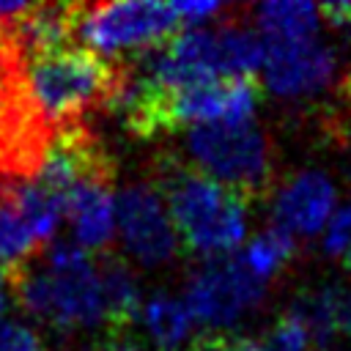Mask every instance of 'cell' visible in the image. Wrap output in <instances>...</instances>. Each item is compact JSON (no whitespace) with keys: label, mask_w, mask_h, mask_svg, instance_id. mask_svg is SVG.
I'll use <instances>...</instances> for the list:
<instances>
[{"label":"cell","mask_w":351,"mask_h":351,"mask_svg":"<svg viewBox=\"0 0 351 351\" xmlns=\"http://www.w3.org/2000/svg\"><path fill=\"white\" fill-rule=\"evenodd\" d=\"M126 60H107L88 47H63L22 63V88L49 129L82 123L90 110H112Z\"/></svg>","instance_id":"6da1fadb"},{"label":"cell","mask_w":351,"mask_h":351,"mask_svg":"<svg viewBox=\"0 0 351 351\" xmlns=\"http://www.w3.org/2000/svg\"><path fill=\"white\" fill-rule=\"evenodd\" d=\"M156 192L165 197L181 241L211 258H222L239 247L247 228V200L197 170L192 162L159 159L154 173Z\"/></svg>","instance_id":"7a4b0ae2"},{"label":"cell","mask_w":351,"mask_h":351,"mask_svg":"<svg viewBox=\"0 0 351 351\" xmlns=\"http://www.w3.org/2000/svg\"><path fill=\"white\" fill-rule=\"evenodd\" d=\"M11 293L27 315L55 332H77L104 321L99 266L80 244H55L47 269L27 266L8 280Z\"/></svg>","instance_id":"3957f363"},{"label":"cell","mask_w":351,"mask_h":351,"mask_svg":"<svg viewBox=\"0 0 351 351\" xmlns=\"http://www.w3.org/2000/svg\"><path fill=\"white\" fill-rule=\"evenodd\" d=\"M186 151L197 170L239 192L244 200L271 189V151L266 134L247 123H197L186 134Z\"/></svg>","instance_id":"277c9868"},{"label":"cell","mask_w":351,"mask_h":351,"mask_svg":"<svg viewBox=\"0 0 351 351\" xmlns=\"http://www.w3.org/2000/svg\"><path fill=\"white\" fill-rule=\"evenodd\" d=\"M181 33L173 3H85L77 36L93 52L151 49Z\"/></svg>","instance_id":"5b68a950"},{"label":"cell","mask_w":351,"mask_h":351,"mask_svg":"<svg viewBox=\"0 0 351 351\" xmlns=\"http://www.w3.org/2000/svg\"><path fill=\"white\" fill-rule=\"evenodd\" d=\"M266 280L255 277L241 255L206 261L186 285V307L208 332L236 324L247 310L261 304Z\"/></svg>","instance_id":"8992f818"},{"label":"cell","mask_w":351,"mask_h":351,"mask_svg":"<svg viewBox=\"0 0 351 351\" xmlns=\"http://www.w3.org/2000/svg\"><path fill=\"white\" fill-rule=\"evenodd\" d=\"M33 178L63 203L66 214V197L85 184H112L115 165L101 140L85 123H74L55 132Z\"/></svg>","instance_id":"52a82bcc"},{"label":"cell","mask_w":351,"mask_h":351,"mask_svg":"<svg viewBox=\"0 0 351 351\" xmlns=\"http://www.w3.org/2000/svg\"><path fill=\"white\" fill-rule=\"evenodd\" d=\"M118 233L129 255L143 266L167 263L178 252V230L156 186L132 184L115 197Z\"/></svg>","instance_id":"ba28073f"},{"label":"cell","mask_w":351,"mask_h":351,"mask_svg":"<svg viewBox=\"0 0 351 351\" xmlns=\"http://www.w3.org/2000/svg\"><path fill=\"white\" fill-rule=\"evenodd\" d=\"M263 38V36H261ZM266 44V85L277 96H304L321 90L335 71V55L315 38L304 41H263Z\"/></svg>","instance_id":"9c48e42d"},{"label":"cell","mask_w":351,"mask_h":351,"mask_svg":"<svg viewBox=\"0 0 351 351\" xmlns=\"http://www.w3.org/2000/svg\"><path fill=\"white\" fill-rule=\"evenodd\" d=\"M335 206V186L318 170L296 173L274 197V219L277 228L288 233L313 236L332 219Z\"/></svg>","instance_id":"30bf717a"},{"label":"cell","mask_w":351,"mask_h":351,"mask_svg":"<svg viewBox=\"0 0 351 351\" xmlns=\"http://www.w3.org/2000/svg\"><path fill=\"white\" fill-rule=\"evenodd\" d=\"M66 217L71 219L74 239L85 252L104 250L118 228L112 184H85L74 189L66 197Z\"/></svg>","instance_id":"8fae6325"},{"label":"cell","mask_w":351,"mask_h":351,"mask_svg":"<svg viewBox=\"0 0 351 351\" xmlns=\"http://www.w3.org/2000/svg\"><path fill=\"white\" fill-rule=\"evenodd\" d=\"M101 299H104V324L110 335H123L140 315V288L132 266L118 255H104L99 263Z\"/></svg>","instance_id":"7c38bea8"},{"label":"cell","mask_w":351,"mask_h":351,"mask_svg":"<svg viewBox=\"0 0 351 351\" xmlns=\"http://www.w3.org/2000/svg\"><path fill=\"white\" fill-rule=\"evenodd\" d=\"M38 250H41V244H38L36 233L30 230V225L22 217V211L16 208L5 181L0 178V269L11 280L19 271H25L27 266H33L30 261L38 255Z\"/></svg>","instance_id":"4fadbf2b"},{"label":"cell","mask_w":351,"mask_h":351,"mask_svg":"<svg viewBox=\"0 0 351 351\" xmlns=\"http://www.w3.org/2000/svg\"><path fill=\"white\" fill-rule=\"evenodd\" d=\"M214 41H217V69L222 80L252 77V71L266 60L263 38L233 19H228L214 30Z\"/></svg>","instance_id":"5bb4252c"},{"label":"cell","mask_w":351,"mask_h":351,"mask_svg":"<svg viewBox=\"0 0 351 351\" xmlns=\"http://www.w3.org/2000/svg\"><path fill=\"white\" fill-rule=\"evenodd\" d=\"M140 321L162 351H173L181 340H186L195 324L186 302H178L176 296H167V293L151 296L140 310Z\"/></svg>","instance_id":"9a60e30c"},{"label":"cell","mask_w":351,"mask_h":351,"mask_svg":"<svg viewBox=\"0 0 351 351\" xmlns=\"http://www.w3.org/2000/svg\"><path fill=\"white\" fill-rule=\"evenodd\" d=\"M263 41H304L315 38L318 8L310 3H263L258 8Z\"/></svg>","instance_id":"2e32d148"},{"label":"cell","mask_w":351,"mask_h":351,"mask_svg":"<svg viewBox=\"0 0 351 351\" xmlns=\"http://www.w3.org/2000/svg\"><path fill=\"white\" fill-rule=\"evenodd\" d=\"M293 236L282 228H269V230H261L241 252V261L247 263V269L261 277V280H269L271 274H277L291 258H293Z\"/></svg>","instance_id":"e0dca14e"},{"label":"cell","mask_w":351,"mask_h":351,"mask_svg":"<svg viewBox=\"0 0 351 351\" xmlns=\"http://www.w3.org/2000/svg\"><path fill=\"white\" fill-rule=\"evenodd\" d=\"M307 343H310L307 329L291 313H285L274 324L269 340L263 343V351H307Z\"/></svg>","instance_id":"ac0fdd59"},{"label":"cell","mask_w":351,"mask_h":351,"mask_svg":"<svg viewBox=\"0 0 351 351\" xmlns=\"http://www.w3.org/2000/svg\"><path fill=\"white\" fill-rule=\"evenodd\" d=\"M351 247V203L340 206L332 219L326 222V233H324V250L329 255H346Z\"/></svg>","instance_id":"d6986e66"},{"label":"cell","mask_w":351,"mask_h":351,"mask_svg":"<svg viewBox=\"0 0 351 351\" xmlns=\"http://www.w3.org/2000/svg\"><path fill=\"white\" fill-rule=\"evenodd\" d=\"M0 351H49V348L25 324L5 321L0 326Z\"/></svg>","instance_id":"ffe728a7"},{"label":"cell","mask_w":351,"mask_h":351,"mask_svg":"<svg viewBox=\"0 0 351 351\" xmlns=\"http://www.w3.org/2000/svg\"><path fill=\"white\" fill-rule=\"evenodd\" d=\"M176 5V14L181 19V25H200L206 22L208 16L219 14V5L217 3H173Z\"/></svg>","instance_id":"44dd1931"},{"label":"cell","mask_w":351,"mask_h":351,"mask_svg":"<svg viewBox=\"0 0 351 351\" xmlns=\"http://www.w3.org/2000/svg\"><path fill=\"white\" fill-rule=\"evenodd\" d=\"M222 346H225V337H222V335L206 332V335H200L186 351H222Z\"/></svg>","instance_id":"7402d4cb"},{"label":"cell","mask_w":351,"mask_h":351,"mask_svg":"<svg viewBox=\"0 0 351 351\" xmlns=\"http://www.w3.org/2000/svg\"><path fill=\"white\" fill-rule=\"evenodd\" d=\"M93 351H137V346L132 340H126L123 335H110L101 343H96Z\"/></svg>","instance_id":"603a6c76"},{"label":"cell","mask_w":351,"mask_h":351,"mask_svg":"<svg viewBox=\"0 0 351 351\" xmlns=\"http://www.w3.org/2000/svg\"><path fill=\"white\" fill-rule=\"evenodd\" d=\"M222 351H263V346L252 337H225Z\"/></svg>","instance_id":"cb8c5ba5"},{"label":"cell","mask_w":351,"mask_h":351,"mask_svg":"<svg viewBox=\"0 0 351 351\" xmlns=\"http://www.w3.org/2000/svg\"><path fill=\"white\" fill-rule=\"evenodd\" d=\"M340 88H343V93H346V99L351 101V71H348V74L343 77V85H340Z\"/></svg>","instance_id":"d4e9b609"},{"label":"cell","mask_w":351,"mask_h":351,"mask_svg":"<svg viewBox=\"0 0 351 351\" xmlns=\"http://www.w3.org/2000/svg\"><path fill=\"white\" fill-rule=\"evenodd\" d=\"M3 313H5V293H3V288H0V326L5 324V321H3Z\"/></svg>","instance_id":"484cf974"},{"label":"cell","mask_w":351,"mask_h":351,"mask_svg":"<svg viewBox=\"0 0 351 351\" xmlns=\"http://www.w3.org/2000/svg\"><path fill=\"white\" fill-rule=\"evenodd\" d=\"M346 266H348V271H351V247H348V252H346Z\"/></svg>","instance_id":"4316f807"}]
</instances>
